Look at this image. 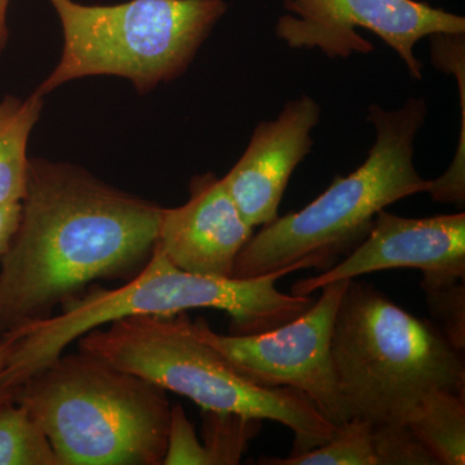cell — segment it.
Listing matches in <instances>:
<instances>
[{
    "label": "cell",
    "instance_id": "cell-7",
    "mask_svg": "<svg viewBox=\"0 0 465 465\" xmlns=\"http://www.w3.org/2000/svg\"><path fill=\"white\" fill-rule=\"evenodd\" d=\"M63 29L56 67L36 91L45 96L87 76L128 79L140 94L188 69L217 21L224 0H128L88 5L48 0Z\"/></svg>",
    "mask_w": 465,
    "mask_h": 465
},
{
    "label": "cell",
    "instance_id": "cell-11",
    "mask_svg": "<svg viewBox=\"0 0 465 465\" xmlns=\"http://www.w3.org/2000/svg\"><path fill=\"white\" fill-rule=\"evenodd\" d=\"M320 105L309 96L290 101L281 114L256 125L240 161L223 177L241 215L252 228L278 217L291 174L312 149Z\"/></svg>",
    "mask_w": 465,
    "mask_h": 465
},
{
    "label": "cell",
    "instance_id": "cell-1",
    "mask_svg": "<svg viewBox=\"0 0 465 465\" xmlns=\"http://www.w3.org/2000/svg\"><path fill=\"white\" fill-rule=\"evenodd\" d=\"M162 210L84 168L30 159L20 223L0 259V338L47 320L94 281L139 273Z\"/></svg>",
    "mask_w": 465,
    "mask_h": 465
},
{
    "label": "cell",
    "instance_id": "cell-20",
    "mask_svg": "<svg viewBox=\"0 0 465 465\" xmlns=\"http://www.w3.org/2000/svg\"><path fill=\"white\" fill-rule=\"evenodd\" d=\"M163 464L208 465L203 445L180 405L171 407L170 430Z\"/></svg>",
    "mask_w": 465,
    "mask_h": 465
},
{
    "label": "cell",
    "instance_id": "cell-5",
    "mask_svg": "<svg viewBox=\"0 0 465 465\" xmlns=\"http://www.w3.org/2000/svg\"><path fill=\"white\" fill-rule=\"evenodd\" d=\"M427 115L423 99L387 112L369 108L375 143L362 166L336 177L330 188L298 213L278 216L264 225L238 253L232 277L253 278L314 259L330 268L339 253L360 243L376 213L394 202L428 193L430 180L414 166V140Z\"/></svg>",
    "mask_w": 465,
    "mask_h": 465
},
{
    "label": "cell",
    "instance_id": "cell-19",
    "mask_svg": "<svg viewBox=\"0 0 465 465\" xmlns=\"http://www.w3.org/2000/svg\"><path fill=\"white\" fill-rule=\"evenodd\" d=\"M430 314L440 323V331L450 344L463 353L465 349V286L464 281L423 289Z\"/></svg>",
    "mask_w": 465,
    "mask_h": 465
},
{
    "label": "cell",
    "instance_id": "cell-13",
    "mask_svg": "<svg viewBox=\"0 0 465 465\" xmlns=\"http://www.w3.org/2000/svg\"><path fill=\"white\" fill-rule=\"evenodd\" d=\"M45 96L34 91L26 99L0 101V204L23 201L30 158L27 143L41 118Z\"/></svg>",
    "mask_w": 465,
    "mask_h": 465
},
{
    "label": "cell",
    "instance_id": "cell-21",
    "mask_svg": "<svg viewBox=\"0 0 465 465\" xmlns=\"http://www.w3.org/2000/svg\"><path fill=\"white\" fill-rule=\"evenodd\" d=\"M21 202L0 204V259L5 256L18 228Z\"/></svg>",
    "mask_w": 465,
    "mask_h": 465
},
{
    "label": "cell",
    "instance_id": "cell-18",
    "mask_svg": "<svg viewBox=\"0 0 465 465\" xmlns=\"http://www.w3.org/2000/svg\"><path fill=\"white\" fill-rule=\"evenodd\" d=\"M375 465H437L411 428L403 423L372 425Z\"/></svg>",
    "mask_w": 465,
    "mask_h": 465
},
{
    "label": "cell",
    "instance_id": "cell-22",
    "mask_svg": "<svg viewBox=\"0 0 465 465\" xmlns=\"http://www.w3.org/2000/svg\"><path fill=\"white\" fill-rule=\"evenodd\" d=\"M20 336V331L15 330V331L5 333V336L0 338V374H2L5 365H7L8 358L11 356L12 351H14Z\"/></svg>",
    "mask_w": 465,
    "mask_h": 465
},
{
    "label": "cell",
    "instance_id": "cell-17",
    "mask_svg": "<svg viewBox=\"0 0 465 465\" xmlns=\"http://www.w3.org/2000/svg\"><path fill=\"white\" fill-rule=\"evenodd\" d=\"M203 448L208 465L240 464L247 443L259 432L262 420L210 410H203Z\"/></svg>",
    "mask_w": 465,
    "mask_h": 465
},
{
    "label": "cell",
    "instance_id": "cell-3",
    "mask_svg": "<svg viewBox=\"0 0 465 465\" xmlns=\"http://www.w3.org/2000/svg\"><path fill=\"white\" fill-rule=\"evenodd\" d=\"M38 421L61 465H162L167 391L79 351L9 391Z\"/></svg>",
    "mask_w": 465,
    "mask_h": 465
},
{
    "label": "cell",
    "instance_id": "cell-15",
    "mask_svg": "<svg viewBox=\"0 0 465 465\" xmlns=\"http://www.w3.org/2000/svg\"><path fill=\"white\" fill-rule=\"evenodd\" d=\"M0 465H61L38 421L0 391Z\"/></svg>",
    "mask_w": 465,
    "mask_h": 465
},
{
    "label": "cell",
    "instance_id": "cell-12",
    "mask_svg": "<svg viewBox=\"0 0 465 465\" xmlns=\"http://www.w3.org/2000/svg\"><path fill=\"white\" fill-rule=\"evenodd\" d=\"M252 234L223 180L206 173L192 180L186 203L162 210L155 246L189 273L232 277L235 259Z\"/></svg>",
    "mask_w": 465,
    "mask_h": 465
},
{
    "label": "cell",
    "instance_id": "cell-6",
    "mask_svg": "<svg viewBox=\"0 0 465 465\" xmlns=\"http://www.w3.org/2000/svg\"><path fill=\"white\" fill-rule=\"evenodd\" d=\"M331 351L351 418L403 423L430 391L465 396L460 351L439 327L412 316L372 284L349 281L333 322Z\"/></svg>",
    "mask_w": 465,
    "mask_h": 465
},
{
    "label": "cell",
    "instance_id": "cell-23",
    "mask_svg": "<svg viewBox=\"0 0 465 465\" xmlns=\"http://www.w3.org/2000/svg\"><path fill=\"white\" fill-rule=\"evenodd\" d=\"M11 0H0V56L5 50L8 42L7 14Z\"/></svg>",
    "mask_w": 465,
    "mask_h": 465
},
{
    "label": "cell",
    "instance_id": "cell-16",
    "mask_svg": "<svg viewBox=\"0 0 465 465\" xmlns=\"http://www.w3.org/2000/svg\"><path fill=\"white\" fill-rule=\"evenodd\" d=\"M266 465H375L372 451V424L351 418L341 425L332 439L308 451L287 458H262Z\"/></svg>",
    "mask_w": 465,
    "mask_h": 465
},
{
    "label": "cell",
    "instance_id": "cell-8",
    "mask_svg": "<svg viewBox=\"0 0 465 465\" xmlns=\"http://www.w3.org/2000/svg\"><path fill=\"white\" fill-rule=\"evenodd\" d=\"M349 281L322 287L295 320L253 335H222L206 321L193 322L195 335L215 348L242 375L262 387L302 391L336 428L351 419L333 366V322Z\"/></svg>",
    "mask_w": 465,
    "mask_h": 465
},
{
    "label": "cell",
    "instance_id": "cell-14",
    "mask_svg": "<svg viewBox=\"0 0 465 465\" xmlns=\"http://www.w3.org/2000/svg\"><path fill=\"white\" fill-rule=\"evenodd\" d=\"M463 394L437 390L425 394L406 424L436 459L437 465L465 463Z\"/></svg>",
    "mask_w": 465,
    "mask_h": 465
},
{
    "label": "cell",
    "instance_id": "cell-10",
    "mask_svg": "<svg viewBox=\"0 0 465 465\" xmlns=\"http://www.w3.org/2000/svg\"><path fill=\"white\" fill-rule=\"evenodd\" d=\"M401 268L423 273L421 290L464 281L465 213L406 219L381 210L347 259L323 273L298 281L291 293L311 296L330 283Z\"/></svg>",
    "mask_w": 465,
    "mask_h": 465
},
{
    "label": "cell",
    "instance_id": "cell-4",
    "mask_svg": "<svg viewBox=\"0 0 465 465\" xmlns=\"http://www.w3.org/2000/svg\"><path fill=\"white\" fill-rule=\"evenodd\" d=\"M79 351L142 376L210 411L277 421L295 434L292 454L332 439L338 428L302 391L268 388L242 375L215 348L201 341L186 312L137 314L91 330Z\"/></svg>",
    "mask_w": 465,
    "mask_h": 465
},
{
    "label": "cell",
    "instance_id": "cell-2",
    "mask_svg": "<svg viewBox=\"0 0 465 465\" xmlns=\"http://www.w3.org/2000/svg\"><path fill=\"white\" fill-rule=\"evenodd\" d=\"M309 268L308 262L253 278L211 277L177 268L154 246L139 273L114 290L94 287L64 302L61 313L18 329L21 336L0 374V391H11L63 354L73 341L121 318L174 316L191 309H217L232 318V335H253L295 320L312 296L283 293L275 282Z\"/></svg>",
    "mask_w": 465,
    "mask_h": 465
},
{
    "label": "cell",
    "instance_id": "cell-9",
    "mask_svg": "<svg viewBox=\"0 0 465 465\" xmlns=\"http://www.w3.org/2000/svg\"><path fill=\"white\" fill-rule=\"evenodd\" d=\"M291 14L278 18L275 34L291 48H320L326 56L370 54L371 43L357 27L381 36L421 79L416 43L439 34H464V17L416 0H283Z\"/></svg>",
    "mask_w": 465,
    "mask_h": 465
}]
</instances>
